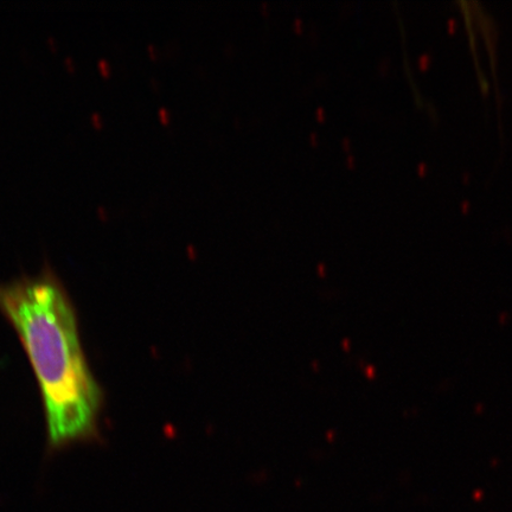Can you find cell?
<instances>
[{"label": "cell", "instance_id": "6da1fadb", "mask_svg": "<svg viewBox=\"0 0 512 512\" xmlns=\"http://www.w3.org/2000/svg\"><path fill=\"white\" fill-rule=\"evenodd\" d=\"M0 312L27 352L53 450L98 437L104 395L83 351L78 316L50 267L0 283Z\"/></svg>", "mask_w": 512, "mask_h": 512}]
</instances>
